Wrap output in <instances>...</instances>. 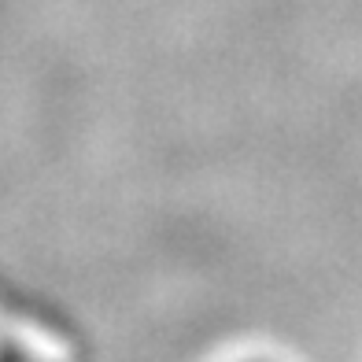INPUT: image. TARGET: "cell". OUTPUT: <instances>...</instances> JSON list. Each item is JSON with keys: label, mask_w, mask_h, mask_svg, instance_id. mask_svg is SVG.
<instances>
[{"label": "cell", "mask_w": 362, "mask_h": 362, "mask_svg": "<svg viewBox=\"0 0 362 362\" xmlns=\"http://www.w3.org/2000/svg\"><path fill=\"white\" fill-rule=\"evenodd\" d=\"M252 362H267V358H252Z\"/></svg>", "instance_id": "obj_1"}]
</instances>
